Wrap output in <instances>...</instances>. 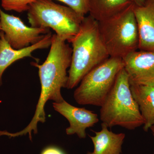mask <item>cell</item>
<instances>
[{"mask_svg":"<svg viewBox=\"0 0 154 154\" xmlns=\"http://www.w3.org/2000/svg\"><path fill=\"white\" fill-rule=\"evenodd\" d=\"M0 23L5 38L15 49H22L35 44L50 32L49 28L28 27L19 17L6 14L1 8Z\"/></svg>","mask_w":154,"mask_h":154,"instance_id":"cell-7","label":"cell"},{"mask_svg":"<svg viewBox=\"0 0 154 154\" xmlns=\"http://www.w3.org/2000/svg\"><path fill=\"white\" fill-rule=\"evenodd\" d=\"M138 32V49L154 51V0H146L143 5L134 4Z\"/></svg>","mask_w":154,"mask_h":154,"instance_id":"cell-10","label":"cell"},{"mask_svg":"<svg viewBox=\"0 0 154 154\" xmlns=\"http://www.w3.org/2000/svg\"><path fill=\"white\" fill-rule=\"evenodd\" d=\"M66 4L78 14L85 17L89 13L88 0H57Z\"/></svg>","mask_w":154,"mask_h":154,"instance_id":"cell-16","label":"cell"},{"mask_svg":"<svg viewBox=\"0 0 154 154\" xmlns=\"http://www.w3.org/2000/svg\"><path fill=\"white\" fill-rule=\"evenodd\" d=\"M100 113L102 123L108 128L120 126L134 130L144 124L124 68L119 73L113 88L101 107Z\"/></svg>","mask_w":154,"mask_h":154,"instance_id":"cell-3","label":"cell"},{"mask_svg":"<svg viewBox=\"0 0 154 154\" xmlns=\"http://www.w3.org/2000/svg\"><path fill=\"white\" fill-rule=\"evenodd\" d=\"M69 42L72 60L66 88L72 89L89 72L110 57L100 35L98 22L90 15L85 17L79 30Z\"/></svg>","mask_w":154,"mask_h":154,"instance_id":"cell-2","label":"cell"},{"mask_svg":"<svg viewBox=\"0 0 154 154\" xmlns=\"http://www.w3.org/2000/svg\"><path fill=\"white\" fill-rule=\"evenodd\" d=\"M1 23H0V33H1ZM0 41H1V36H0Z\"/></svg>","mask_w":154,"mask_h":154,"instance_id":"cell-20","label":"cell"},{"mask_svg":"<svg viewBox=\"0 0 154 154\" xmlns=\"http://www.w3.org/2000/svg\"><path fill=\"white\" fill-rule=\"evenodd\" d=\"M134 4L116 15L98 22L100 35L110 57L122 59L138 49V32Z\"/></svg>","mask_w":154,"mask_h":154,"instance_id":"cell-4","label":"cell"},{"mask_svg":"<svg viewBox=\"0 0 154 154\" xmlns=\"http://www.w3.org/2000/svg\"><path fill=\"white\" fill-rule=\"evenodd\" d=\"M0 87L2 85V75L8 67L16 61L26 57H32V53L37 49H44L51 45V32L45 35L40 41L25 48L15 49L11 47L5 37L3 31L0 33Z\"/></svg>","mask_w":154,"mask_h":154,"instance_id":"cell-11","label":"cell"},{"mask_svg":"<svg viewBox=\"0 0 154 154\" xmlns=\"http://www.w3.org/2000/svg\"><path fill=\"white\" fill-rule=\"evenodd\" d=\"M54 110L67 119L70 125L66 130V134H76L80 138H85L86 130L92 127L99 121L98 116L85 108L73 106L63 100L53 103Z\"/></svg>","mask_w":154,"mask_h":154,"instance_id":"cell-9","label":"cell"},{"mask_svg":"<svg viewBox=\"0 0 154 154\" xmlns=\"http://www.w3.org/2000/svg\"><path fill=\"white\" fill-rule=\"evenodd\" d=\"M150 129L151 130L152 132L153 135V136H154V125H152V126L150 128ZM153 154H154V152Z\"/></svg>","mask_w":154,"mask_h":154,"instance_id":"cell-19","label":"cell"},{"mask_svg":"<svg viewBox=\"0 0 154 154\" xmlns=\"http://www.w3.org/2000/svg\"><path fill=\"white\" fill-rule=\"evenodd\" d=\"M130 88L144 120L143 130L148 131L154 125V86L130 84Z\"/></svg>","mask_w":154,"mask_h":154,"instance_id":"cell-13","label":"cell"},{"mask_svg":"<svg viewBox=\"0 0 154 154\" xmlns=\"http://www.w3.org/2000/svg\"><path fill=\"white\" fill-rule=\"evenodd\" d=\"M146 1V0H131L134 5L137 6L143 5L145 3Z\"/></svg>","mask_w":154,"mask_h":154,"instance_id":"cell-18","label":"cell"},{"mask_svg":"<svg viewBox=\"0 0 154 154\" xmlns=\"http://www.w3.org/2000/svg\"><path fill=\"white\" fill-rule=\"evenodd\" d=\"M108 127L102 123V130L94 131L95 135H89L94 145L93 152L87 154H122V148L125 134L123 133L116 134L108 130Z\"/></svg>","mask_w":154,"mask_h":154,"instance_id":"cell-12","label":"cell"},{"mask_svg":"<svg viewBox=\"0 0 154 154\" xmlns=\"http://www.w3.org/2000/svg\"><path fill=\"white\" fill-rule=\"evenodd\" d=\"M122 60L130 84L154 86V51H135Z\"/></svg>","mask_w":154,"mask_h":154,"instance_id":"cell-8","label":"cell"},{"mask_svg":"<svg viewBox=\"0 0 154 154\" xmlns=\"http://www.w3.org/2000/svg\"><path fill=\"white\" fill-rule=\"evenodd\" d=\"M90 16L103 21L125 10L133 3L131 0H88Z\"/></svg>","mask_w":154,"mask_h":154,"instance_id":"cell-14","label":"cell"},{"mask_svg":"<svg viewBox=\"0 0 154 154\" xmlns=\"http://www.w3.org/2000/svg\"><path fill=\"white\" fill-rule=\"evenodd\" d=\"M50 50L45 61L39 65L33 63L38 68L41 83V93L33 119L23 130L16 133L9 134L10 137L29 134L32 140V132L38 133L37 124L45 121V107L48 100L60 102L64 100L61 94L62 88H66L68 75L67 70L71 63L72 48L66 41L56 34L52 35Z\"/></svg>","mask_w":154,"mask_h":154,"instance_id":"cell-1","label":"cell"},{"mask_svg":"<svg viewBox=\"0 0 154 154\" xmlns=\"http://www.w3.org/2000/svg\"><path fill=\"white\" fill-rule=\"evenodd\" d=\"M124 68L122 59L110 57L83 78L74 98L80 105L100 107L110 93L119 73Z\"/></svg>","mask_w":154,"mask_h":154,"instance_id":"cell-6","label":"cell"},{"mask_svg":"<svg viewBox=\"0 0 154 154\" xmlns=\"http://www.w3.org/2000/svg\"><path fill=\"white\" fill-rule=\"evenodd\" d=\"M36 0H2V6L7 11L19 13L28 11L30 4Z\"/></svg>","mask_w":154,"mask_h":154,"instance_id":"cell-15","label":"cell"},{"mask_svg":"<svg viewBox=\"0 0 154 154\" xmlns=\"http://www.w3.org/2000/svg\"><path fill=\"white\" fill-rule=\"evenodd\" d=\"M85 17L52 0H36L30 4L28 11L31 27L51 28L58 36L69 42L79 32Z\"/></svg>","mask_w":154,"mask_h":154,"instance_id":"cell-5","label":"cell"},{"mask_svg":"<svg viewBox=\"0 0 154 154\" xmlns=\"http://www.w3.org/2000/svg\"><path fill=\"white\" fill-rule=\"evenodd\" d=\"M41 154H65L61 150L54 146L48 147L43 149Z\"/></svg>","mask_w":154,"mask_h":154,"instance_id":"cell-17","label":"cell"}]
</instances>
